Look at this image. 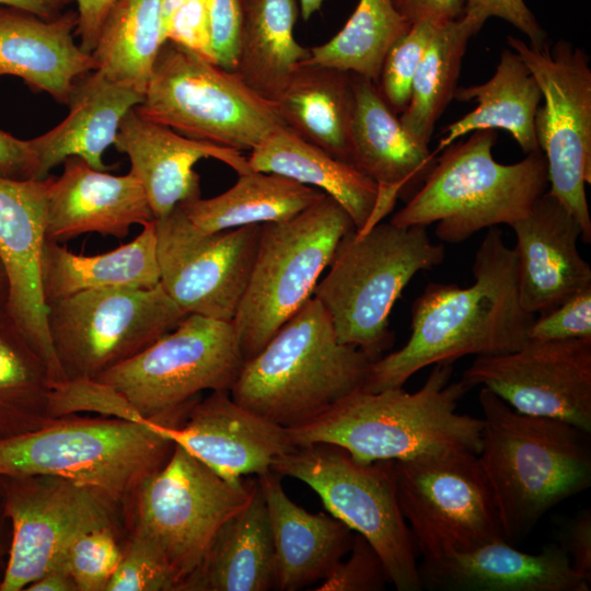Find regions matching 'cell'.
I'll use <instances>...</instances> for the list:
<instances>
[{"instance_id":"6da1fadb","label":"cell","mask_w":591,"mask_h":591,"mask_svg":"<svg viewBox=\"0 0 591 591\" xmlns=\"http://www.w3.org/2000/svg\"><path fill=\"white\" fill-rule=\"evenodd\" d=\"M467 287L431 282L412 305L410 336L371 363L362 390L399 387L419 370L467 356L514 351L529 340L535 315L521 304L514 250L498 227L476 251Z\"/></svg>"},{"instance_id":"7a4b0ae2","label":"cell","mask_w":591,"mask_h":591,"mask_svg":"<svg viewBox=\"0 0 591 591\" xmlns=\"http://www.w3.org/2000/svg\"><path fill=\"white\" fill-rule=\"evenodd\" d=\"M480 467L506 541L526 536L561 501L591 485L590 432L569 422L521 414L487 387Z\"/></svg>"},{"instance_id":"3957f363","label":"cell","mask_w":591,"mask_h":591,"mask_svg":"<svg viewBox=\"0 0 591 591\" xmlns=\"http://www.w3.org/2000/svg\"><path fill=\"white\" fill-rule=\"evenodd\" d=\"M452 363H436L422 386L379 392L359 389L311 421L287 428L294 447L329 443L355 460L399 461L444 448L479 453L483 419L457 412L471 389L451 381Z\"/></svg>"},{"instance_id":"277c9868","label":"cell","mask_w":591,"mask_h":591,"mask_svg":"<svg viewBox=\"0 0 591 591\" xmlns=\"http://www.w3.org/2000/svg\"><path fill=\"white\" fill-rule=\"evenodd\" d=\"M373 361L338 340L329 315L312 297L244 361L230 394L256 415L293 428L362 389Z\"/></svg>"},{"instance_id":"5b68a950","label":"cell","mask_w":591,"mask_h":591,"mask_svg":"<svg viewBox=\"0 0 591 591\" xmlns=\"http://www.w3.org/2000/svg\"><path fill=\"white\" fill-rule=\"evenodd\" d=\"M494 129L473 131L443 149L422 185L390 222L398 227L436 223V235L457 244L482 229L512 225L524 218L548 184L541 151L502 164L493 157Z\"/></svg>"},{"instance_id":"8992f818","label":"cell","mask_w":591,"mask_h":591,"mask_svg":"<svg viewBox=\"0 0 591 591\" xmlns=\"http://www.w3.org/2000/svg\"><path fill=\"white\" fill-rule=\"evenodd\" d=\"M444 256V245L431 241L427 227L381 221L363 234L352 230L339 242L313 297L329 315L338 340L376 360L394 343L389 316L402 291Z\"/></svg>"},{"instance_id":"52a82bcc","label":"cell","mask_w":591,"mask_h":591,"mask_svg":"<svg viewBox=\"0 0 591 591\" xmlns=\"http://www.w3.org/2000/svg\"><path fill=\"white\" fill-rule=\"evenodd\" d=\"M175 443L152 420L70 415L0 439V476L53 475L95 486L124 505Z\"/></svg>"},{"instance_id":"ba28073f","label":"cell","mask_w":591,"mask_h":591,"mask_svg":"<svg viewBox=\"0 0 591 591\" xmlns=\"http://www.w3.org/2000/svg\"><path fill=\"white\" fill-rule=\"evenodd\" d=\"M352 230L349 213L326 194L290 219L260 224L251 275L232 321L244 360L256 356L313 297L339 242Z\"/></svg>"},{"instance_id":"9c48e42d","label":"cell","mask_w":591,"mask_h":591,"mask_svg":"<svg viewBox=\"0 0 591 591\" xmlns=\"http://www.w3.org/2000/svg\"><path fill=\"white\" fill-rule=\"evenodd\" d=\"M135 112L187 138L240 152L286 127L275 101L234 71L171 42L162 45Z\"/></svg>"},{"instance_id":"30bf717a","label":"cell","mask_w":591,"mask_h":591,"mask_svg":"<svg viewBox=\"0 0 591 591\" xmlns=\"http://www.w3.org/2000/svg\"><path fill=\"white\" fill-rule=\"evenodd\" d=\"M271 470L310 486L329 514L361 534L379 554L396 590L422 589L417 548L398 503L392 461L363 463L338 445L312 443L276 457Z\"/></svg>"},{"instance_id":"8fae6325","label":"cell","mask_w":591,"mask_h":591,"mask_svg":"<svg viewBox=\"0 0 591 591\" xmlns=\"http://www.w3.org/2000/svg\"><path fill=\"white\" fill-rule=\"evenodd\" d=\"M244 361L232 322L187 314L96 380L121 393L142 419L177 427L202 391H230Z\"/></svg>"},{"instance_id":"7c38bea8","label":"cell","mask_w":591,"mask_h":591,"mask_svg":"<svg viewBox=\"0 0 591 591\" xmlns=\"http://www.w3.org/2000/svg\"><path fill=\"white\" fill-rule=\"evenodd\" d=\"M392 463L398 503L422 561L506 540L476 453L444 448Z\"/></svg>"},{"instance_id":"4fadbf2b","label":"cell","mask_w":591,"mask_h":591,"mask_svg":"<svg viewBox=\"0 0 591 591\" xmlns=\"http://www.w3.org/2000/svg\"><path fill=\"white\" fill-rule=\"evenodd\" d=\"M255 483H230L175 443L166 463L138 487L127 513L128 532L160 551L181 587L221 524L250 501Z\"/></svg>"},{"instance_id":"5bb4252c","label":"cell","mask_w":591,"mask_h":591,"mask_svg":"<svg viewBox=\"0 0 591 591\" xmlns=\"http://www.w3.org/2000/svg\"><path fill=\"white\" fill-rule=\"evenodd\" d=\"M11 542L0 591H24L57 567L81 534L103 528L127 536L126 508L106 491L53 475L0 476Z\"/></svg>"},{"instance_id":"9a60e30c","label":"cell","mask_w":591,"mask_h":591,"mask_svg":"<svg viewBox=\"0 0 591 591\" xmlns=\"http://www.w3.org/2000/svg\"><path fill=\"white\" fill-rule=\"evenodd\" d=\"M161 283L95 289L47 303L53 347L67 379H97L137 356L186 316Z\"/></svg>"},{"instance_id":"2e32d148","label":"cell","mask_w":591,"mask_h":591,"mask_svg":"<svg viewBox=\"0 0 591 591\" xmlns=\"http://www.w3.org/2000/svg\"><path fill=\"white\" fill-rule=\"evenodd\" d=\"M507 43L535 78L543 105L534 126L547 163L548 193L579 222L591 243L586 184L591 183V69L586 53L565 39L536 48L508 36Z\"/></svg>"},{"instance_id":"e0dca14e","label":"cell","mask_w":591,"mask_h":591,"mask_svg":"<svg viewBox=\"0 0 591 591\" xmlns=\"http://www.w3.org/2000/svg\"><path fill=\"white\" fill-rule=\"evenodd\" d=\"M160 283L186 314L232 322L253 267L260 224L196 228L176 207L155 219Z\"/></svg>"},{"instance_id":"ac0fdd59","label":"cell","mask_w":591,"mask_h":591,"mask_svg":"<svg viewBox=\"0 0 591 591\" xmlns=\"http://www.w3.org/2000/svg\"><path fill=\"white\" fill-rule=\"evenodd\" d=\"M461 380L487 387L514 410L591 432V337L537 340L477 356Z\"/></svg>"},{"instance_id":"d6986e66","label":"cell","mask_w":591,"mask_h":591,"mask_svg":"<svg viewBox=\"0 0 591 591\" xmlns=\"http://www.w3.org/2000/svg\"><path fill=\"white\" fill-rule=\"evenodd\" d=\"M49 182L50 176L25 181L0 177V257L10 282L8 315L45 361L57 385L66 378L50 339L40 279Z\"/></svg>"},{"instance_id":"ffe728a7","label":"cell","mask_w":591,"mask_h":591,"mask_svg":"<svg viewBox=\"0 0 591 591\" xmlns=\"http://www.w3.org/2000/svg\"><path fill=\"white\" fill-rule=\"evenodd\" d=\"M158 429L230 483L262 475L296 447L287 428L241 406L230 391H211L190 408L184 422Z\"/></svg>"},{"instance_id":"44dd1931","label":"cell","mask_w":591,"mask_h":591,"mask_svg":"<svg viewBox=\"0 0 591 591\" xmlns=\"http://www.w3.org/2000/svg\"><path fill=\"white\" fill-rule=\"evenodd\" d=\"M351 76L350 163L378 185L376 205L363 234L392 211L398 197L409 199L419 189L437 158L405 129L372 81Z\"/></svg>"},{"instance_id":"7402d4cb","label":"cell","mask_w":591,"mask_h":591,"mask_svg":"<svg viewBox=\"0 0 591 591\" xmlns=\"http://www.w3.org/2000/svg\"><path fill=\"white\" fill-rule=\"evenodd\" d=\"M511 228L520 301L526 312L543 314L591 287V267L578 250L581 227L556 197L545 192Z\"/></svg>"},{"instance_id":"603a6c76","label":"cell","mask_w":591,"mask_h":591,"mask_svg":"<svg viewBox=\"0 0 591 591\" xmlns=\"http://www.w3.org/2000/svg\"><path fill=\"white\" fill-rule=\"evenodd\" d=\"M46 197V240L61 242L96 232L124 239L131 225L155 220L141 183L129 172L117 176L69 157Z\"/></svg>"},{"instance_id":"cb8c5ba5","label":"cell","mask_w":591,"mask_h":591,"mask_svg":"<svg viewBox=\"0 0 591 591\" xmlns=\"http://www.w3.org/2000/svg\"><path fill=\"white\" fill-rule=\"evenodd\" d=\"M113 144L128 155L130 173L144 188L155 219L200 197L199 175L194 166L201 159L219 160L239 175L252 171L240 151L187 138L141 117L135 108L123 118Z\"/></svg>"},{"instance_id":"d4e9b609","label":"cell","mask_w":591,"mask_h":591,"mask_svg":"<svg viewBox=\"0 0 591 591\" xmlns=\"http://www.w3.org/2000/svg\"><path fill=\"white\" fill-rule=\"evenodd\" d=\"M419 573L424 587L454 591H589L591 582L575 571L560 545L529 554L506 540L422 561Z\"/></svg>"},{"instance_id":"484cf974","label":"cell","mask_w":591,"mask_h":591,"mask_svg":"<svg viewBox=\"0 0 591 591\" xmlns=\"http://www.w3.org/2000/svg\"><path fill=\"white\" fill-rule=\"evenodd\" d=\"M78 15L42 20L31 13L0 10V76H15L36 92L68 104L76 82L96 70L92 54L73 42Z\"/></svg>"},{"instance_id":"4316f807","label":"cell","mask_w":591,"mask_h":591,"mask_svg":"<svg viewBox=\"0 0 591 591\" xmlns=\"http://www.w3.org/2000/svg\"><path fill=\"white\" fill-rule=\"evenodd\" d=\"M256 478L271 525L277 590L297 591L324 580L349 553L354 531L331 514L310 513L294 503L273 470Z\"/></svg>"},{"instance_id":"83f0119b","label":"cell","mask_w":591,"mask_h":591,"mask_svg":"<svg viewBox=\"0 0 591 591\" xmlns=\"http://www.w3.org/2000/svg\"><path fill=\"white\" fill-rule=\"evenodd\" d=\"M277 578L270 520L256 478L250 501L221 524L179 591H268L277 589Z\"/></svg>"},{"instance_id":"f1b7e54d","label":"cell","mask_w":591,"mask_h":591,"mask_svg":"<svg viewBox=\"0 0 591 591\" xmlns=\"http://www.w3.org/2000/svg\"><path fill=\"white\" fill-rule=\"evenodd\" d=\"M142 97L96 70L79 79L68 103V116L51 130L31 139L36 179L47 178L49 171L69 157H79L95 170H108L103 162L104 151L114 143L123 118Z\"/></svg>"},{"instance_id":"f546056e","label":"cell","mask_w":591,"mask_h":591,"mask_svg":"<svg viewBox=\"0 0 591 591\" xmlns=\"http://www.w3.org/2000/svg\"><path fill=\"white\" fill-rule=\"evenodd\" d=\"M247 161L254 171L279 174L322 190L349 213L358 234L367 229L378 200L375 182L287 126L253 149Z\"/></svg>"},{"instance_id":"4dcf8cb0","label":"cell","mask_w":591,"mask_h":591,"mask_svg":"<svg viewBox=\"0 0 591 591\" xmlns=\"http://www.w3.org/2000/svg\"><path fill=\"white\" fill-rule=\"evenodd\" d=\"M155 220L131 242L105 254L77 255L45 240L40 279L46 304L95 289H148L160 283Z\"/></svg>"},{"instance_id":"1f68e13d","label":"cell","mask_w":591,"mask_h":591,"mask_svg":"<svg viewBox=\"0 0 591 591\" xmlns=\"http://www.w3.org/2000/svg\"><path fill=\"white\" fill-rule=\"evenodd\" d=\"M453 99L476 102L477 106L442 130L437 151L483 129L508 131L525 154L540 151L534 119L542 93L524 61L511 48L501 51L488 81L457 88Z\"/></svg>"},{"instance_id":"d6a6232c","label":"cell","mask_w":591,"mask_h":591,"mask_svg":"<svg viewBox=\"0 0 591 591\" xmlns=\"http://www.w3.org/2000/svg\"><path fill=\"white\" fill-rule=\"evenodd\" d=\"M275 102L286 126L294 134L350 163L355 111L351 73L300 66Z\"/></svg>"},{"instance_id":"836d02e7","label":"cell","mask_w":591,"mask_h":591,"mask_svg":"<svg viewBox=\"0 0 591 591\" xmlns=\"http://www.w3.org/2000/svg\"><path fill=\"white\" fill-rule=\"evenodd\" d=\"M298 14L297 0H243L233 71L271 101L310 54L293 34Z\"/></svg>"},{"instance_id":"e575fe53","label":"cell","mask_w":591,"mask_h":591,"mask_svg":"<svg viewBox=\"0 0 591 591\" xmlns=\"http://www.w3.org/2000/svg\"><path fill=\"white\" fill-rule=\"evenodd\" d=\"M324 195L289 177L252 170L240 174L236 183L222 194L177 207L199 230L219 232L290 219Z\"/></svg>"},{"instance_id":"d590c367","label":"cell","mask_w":591,"mask_h":591,"mask_svg":"<svg viewBox=\"0 0 591 591\" xmlns=\"http://www.w3.org/2000/svg\"><path fill=\"white\" fill-rule=\"evenodd\" d=\"M163 0H117L91 53L107 80L144 94L164 44Z\"/></svg>"},{"instance_id":"8d00e7d4","label":"cell","mask_w":591,"mask_h":591,"mask_svg":"<svg viewBox=\"0 0 591 591\" xmlns=\"http://www.w3.org/2000/svg\"><path fill=\"white\" fill-rule=\"evenodd\" d=\"M54 386L47 364L19 327L9 315L0 318V439L54 422Z\"/></svg>"},{"instance_id":"74e56055","label":"cell","mask_w":591,"mask_h":591,"mask_svg":"<svg viewBox=\"0 0 591 591\" xmlns=\"http://www.w3.org/2000/svg\"><path fill=\"white\" fill-rule=\"evenodd\" d=\"M479 30L464 15L434 28L415 73L408 105L399 117L405 129L426 146L453 100L467 43Z\"/></svg>"},{"instance_id":"f35d334b","label":"cell","mask_w":591,"mask_h":591,"mask_svg":"<svg viewBox=\"0 0 591 591\" xmlns=\"http://www.w3.org/2000/svg\"><path fill=\"white\" fill-rule=\"evenodd\" d=\"M390 0H359L344 27L326 43L309 48L301 66H318L378 83L384 59L410 27Z\"/></svg>"},{"instance_id":"ab89813d","label":"cell","mask_w":591,"mask_h":591,"mask_svg":"<svg viewBox=\"0 0 591 591\" xmlns=\"http://www.w3.org/2000/svg\"><path fill=\"white\" fill-rule=\"evenodd\" d=\"M125 540L109 528L85 532L70 543L57 567L68 572L78 591H106L121 559Z\"/></svg>"},{"instance_id":"60d3db41","label":"cell","mask_w":591,"mask_h":591,"mask_svg":"<svg viewBox=\"0 0 591 591\" xmlns=\"http://www.w3.org/2000/svg\"><path fill=\"white\" fill-rule=\"evenodd\" d=\"M437 23L412 24L390 48L376 83L387 106L397 115L408 105L412 84Z\"/></svg>"},{"instance_id":"b9f144b4","label":"cell","mask_w":591,"mask_h":591,"mask_svg":"<svg viewBox=\"0 0 591 591\" xmlns=\"http://www.w3.org/2000/svg\"><path fill=\"white\" fill-rule=\"evenodd\" d=\"M179 583L160 551L140 534L129 531L106 591H178Z\"/></svg>"},{"instance_id":"7bdbcfd3","label":"cell","mask_w":591,"mask_h":591,"mask_svg":"<svg viewBox=\"0 0 591 591\" xmlns=\"http://www.w3.org/2000/svg\"><path fill=\"white\" fill-rule=\"evenodd\" d=\"M97 413L103 417L142 419L115 387L96 379H67L54 386L50 414L57 419L78 413Z\"/></svg>"},{"instance_id":"ee69618b","label":"cell","mask_w":591,"mask_h":591,"mask_svg":"<svg viewBox=\"0 0 591 591\" xmlns=\"http://www.w3.org/2000/svg\"><path fill=\"white\" fill-rule=\"evenodd\" d=\"M349 557L339 560L316 591H379L384 589L389 577L384 565L359 533L354 534Z\"/></svg>"},{"instance_id":"f6af8a7d","label":"cell","mask_w":591,"mask_h":591,"mask_svg":"<svg viewBox=\"0 0 591 591\" xmlns=\"http://www.w3.org/2000/svg\"><path fill=\"white\" fill-rule=\"evenodd\" d=\"M163 38L217 63L212 48L208 0H181L163 23Z\"/></svg>"},{"instance_id":"bcb514c9","label":"cell","mask_w":591,"mask_h":591,"mask_svg":"<svg viewBox=\"0 0 591 591\" xmlns=\"http://www.w3.org/2000/svg\"><path fill=\"white\" fill-rule=\"evenodd\" d=\"M591 337V287L584 288L538 314L529 329V339L552 340Z\"/></svg>"},{"instance_id":"7dc6e473","label":"cell","mask_w":591,"mask_h":591,"mask_svg":"<svg viewBox=\"0 0 591 591\" xmlns=\"http://www.w3.org/2000/svg\"><path fill=\"white\" fill-rule=\"evenodd\" d=\"M463 15L478 28L489 18H500L524 34L529 45L540 48L547 44L546 32L523 0H467Z\"/></svg>"},{"instance_id":"c3c4849f","label":"cell","mask_w":591,"mask_h":591,"mask_svg":"<svg viewBox=\"0 0 591 591\" xmlns=\"http://www.w3.org/2000/svg\"><path fill=\"white\" fill-rule=\"evenodd\" d=\"M243 0H208L212 48L218 66L233 71L242 23Z\"/></svg>"},{"instance_id":"681fc988","label":"cell","mask_w":591,"mask_h":591,"mask_svg":"<svg viewBox=\"0 0 591 591\" xmlns=\"http://www.w3.org/2000/svg\"><path fill=\"white\" fill-rule=\"evenodd\" d=\"M560 546L576 572L591 581V511L584 509L561 531Z\"/></svg>"},{"instance_id":"f907efd6","label":"cell","mask_w":591,"mask_h":591,"mask_svg":"<svg viewBox=\"0 0 591 591\" xmlns=\"http://www.w3.org/2000/svg\"><path fill=\"white\" fill-rule=\"evenodd\" d=\"M37 162L31 140H21L0 129V177L36 179Z\"/></svg>"},{"instance_id":"816d5d0a","label":"cell","mask_w":591,"mask_h":591,"mask_svg":"<svg viewBox=\"0 0 591 591\" xmlns=\"http://www.w3.org/2000/svg\"><path fill=\"white\" fill-rule=\"evenodd\" d=\"M409 24L419 22L447 23L460 19L467 0H390Z\"/></svg>"},{"instance_id":"f5cc1de1","label":"cell","mask_w":591,"mask_h":591,"mask_svg":"<svg viewBox=\"0 0 591 591\" xmlns=\"http://www.w3.org/2000/svg\"><path fill=\"white\" fill-rule=\"evenodd\" d=\"M78 3L77 34L80 48L91 54L96 45L102 25L117 0H76Z\"/></svg>"},{"instance_id":"db71d44e","label":"cell","mask_w":591,"mask_h":591,"mask_svg":"<svg viewBox=\"0 0 591 591\" xmlns=\"http://www.w3.org/2000/svg\"><path fill=\"white\" fill-rule=\"evenodd\" d=\"M70 0H0V5L24 11L45 20L57 18Z\"/></svg>"},{"instance_id":"11a10c76","label":"cell","mask_w":591,"mask_h":591,"mask_svg":"<svg viewBox=\"0 0 591 591\" xmlns=\"http://www.w3.org/2000/svg\"><path fill=\"white\" fill-rule=\"evenodd\" d=\"M24 591H78L72 578L62 568L56 567L30 583Z\"/></svg>"},{"instance_id":"9f6ffc18","label":"cell","mask_w":591,"mask_h":591,"mask_svg":"<svg viewBox=\"0 0 591 591\" xmlns=\"http://www.w3.org/2000/svg\"><path fill=\"white\" fill-rule=\"evenodd\" d=\"M11 542V525L4 512L3 499L0 489V584L2 582Z\"/></svg>"},{"instance_id":"6f0895ef","label":"cell","mask_w":591,"mask_h":591,"mask_svg":"<svg viewBox=\"0 0 591 591\" xmlns=\"http://www.w3.org/2000/svg\"><path fill=\"white\" fill-rule=\"evenodd\" d=\"M10 302V282L5 266L0 257V318L8 316Z\"/></svg>"},{"instance_id":"680465c9","label":"cell","mask_w":591,"mask_h":591,"mask_svg":"<svg viewBox=\"0 0 591 591\" xmlns=\"http://www.w3.org/2000/svg\"><path fill=\"white\" fill-rule=\"evenodd\" d=\"M300 11L304 21L310 20L323 5L324 0H299Z\"/></svg>"},{"instance_id":"91938a15","label":"cell","mask_w":591,"mask_h":591,"mask_svg":"<svg viewBox=\"0 0 591 591\" xmlns=\"http://www.w3.org/2000/svg\"><path fill=\"white\" fill-rule=\"evenodd\" d=\"M181 2V0H163V11H162V28L163 23L173 11V9Z\"/></svg>"}]
</instances>
